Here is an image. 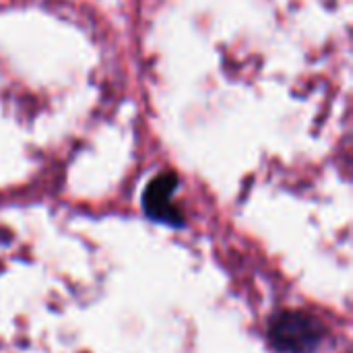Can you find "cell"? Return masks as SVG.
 Wrapping results in <instances>:
<instances>
[{
	"label": "cell",
	"mask_w": 353,
	"mask_h": 353,
	"mask_svg": "<svg viewBox=\"0 0 353 353\" xmlns=\"http://www.w3.org/2000/svg\"><path fill=\"white\" fill-rule=\"evenodd\" d=\"M323 339V323L302 310H283L269 323V341L281 353H314Z\"/></svg>",
	"instance_id": "cell-1"
},
{
	"label": "cell",
	"mask_w": 353,
	"mask_h": 353,
	"mask_svg": "<svg viewBox=\"0 0 353 353\" xmlns=\"http://www.w3.org/2000/svg\"><path fill=\"white\" fill-rule=\"evenodd\" d=\"M178 184L176 172H161L147 184L143 192V211L149 219L172 228L184 225V213L174 201Z\"/></svg>",
	"instance_id": "cell-2"
}]
</instances>
